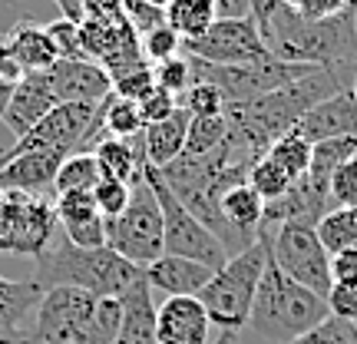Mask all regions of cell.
I'll return each instance as SVG.
<instances>
[{"label":"cell","mask_w":357,"mask_h":344,"mask_svg":"<svg viewBox=\"0 0 357 344\" xmlns=\"http://www.w3.org/2000/svg\"><path fill=\"white\" fill-rule=\"evenodd\" d=\"M96 166H100L102 179H116V182H129L136 186L142 179V163H146V142L142 136L136 140H113L106 136L93 146Z\"/></svg>","instance_id":"cell-21"},{"label":"cell","mask_w":357,"mask_h":344,"mask_svg":"<svg viewBox=\"0 0 357 344\" xmlns=\"http://www.w3.org/2000/svg\"><path fill=\"white\" fill-rule=\"evenodd\" d=\"M142 179H146V186L153 189L155 202L162 209V242H166V255L195 258V262L208 265L212 271H218V268L229 262L222 242L205 229L199 218L192 216L185 205L178 202V195L169 189V182L162 179V172H159L153 163H142Z\"/></svg>","instance_id":"cell-4"},{"label":"cell","mask_w":357,"mask_h":344,"mask_svg":"<svg viewBox=\"0 0 357 344\" xmlns=\"http://www.w3.org/2000/svg\"><path fill=\"white\" fill-rule=\"evenodd\" d=\"M47 33H50L60 60H86V53H83V40H79V24L60 17V20L47 24Z\"/></svg>","instance_id":"cell-36"},{"label":"cell","mask_w":357,"mask_h":344,"mask_svg":"<svg viewBox=\"0 0 357 344\" xmlns=\"http://www.w3.org/2000/svg\"><path fill=\"white\" fill-rule=\"evenodd\" d=\"M56 218L60 232L79 248H102L106 245V222H102L93 192H66L56 195Z\"/></svg>","instance_id":"cell-15"},{"label":"cell","mask_w":357,"mask_h":344,"mask_svg":"<svg viewBox=\"0 0 357 344\" xmlns=\"http://www.w3.org/2000/svg\"><path fill=\"white\" fill-rule=\"evenodd\" d=\"M142 271H146V281L153 288H159V292H166L169 298H176V294H195L199 298V292L215 275L208 265L195 262V258H182V255L155 258L153 265H146Z\"/></svg>","instance_id":"cell-18"},{"label":"cell","mask_w":357,"mask_h":344,"mask_svg":"<svg viewBox=\"0 0 357 344\" xmlns=\"http://www.w3.org/2000/svg\"><path fill=\"white\" fill-rule=\"evenodd\" d=\"M106 248H113L116 255H123L132 265H153L155 258L166 255V242H162V209L155 202L153 189L139 179L132 186V199H129L126 212L113 222H106Z\"/></svg>","instance_id":"cell-5"},{"label":"cell","mask_w":357,"mask_h":344,"mask_svg":"<svg viewBox=\"0 0 357 344\" xmlns=\"http://www.w3.org/2000/svg\"><path fill=\"white\" fill-rule=\"evenodd\" d=\"M153 73H155V87L172 93V96H178V100H182V93L192 87V63L185 53H178V57L166 60V63H155Z\"/></svg>","instance_id":"cell-34"},{"label":"cell","mask_w":357,"mask_h":344,"mask_svg":"<svg viewBox=\"0 0 357 344\" xmlns=\"http://www.w3.org/2000/svg\"><path fill=\"white\" fill-rule=\"evenodd\" d=\"M252 3H271V0H252Z\"/></svg>","instance_id":"cell-52"},{"label":"cell","mask_w":357,"mask_h":344,"mask_svg":"<svg viewBox=\"0 0 357 344\" xmlns=\"http://www.w3.org/2000/svg\"><path fill=\"white\" fill-rule=\"evenodd\" d=\"M218 20L215 0H172L166 7V27H172L182 43L199 40L208 27Z\"/></svg>","instance_id":"cell-24"},{"label":"cell","mask_w":357,"mask_h":344,"mask_svg":"<svg viewBox=\"0 0 357 344\" xmlns=\"http://www.w3.org/2000/svg\"><path fill=\"white\" fill-rule=\"evenodd\" d=\"M331 318V308L328 301L314 294L311 288L291 281L271 258V229H268V262L261 271L255 292V305L248 315V328L275 344H288L301 334L314 331L318 324Z\"/></svg>","instance_id":"cell-2"},{"label":"cell","mask_w":357,"mask_h":344,"mask_svg":"<svg viewBox=\"0 0 357 344\" xmlns=\"http://www.w3.org/2000/svg\"><path fill=\"white\" fill-rule=\"evenodd\" d=\"M318 239L331 255L357 252V209H331L318 222Z\"/></svg>","instance_id":"cell-27"},{"label":"cell","mask_w":357,"mask_h":344,"mask_svg":"<svg viewBox=\"0 0 357 344\" xmlns=\"http://www.w3.org/2000/svg\"><path fill=\"white\" fill-rule=\"evenodd\" d=\"M284 7H288L298 20L318 24V20H328V17L344 10L347 0H284Z\"/></svg>","instance_id":"cell-41"},{"label":"cell","mask_w":357,"mask_h":344,"mask_svg":"<svg viewBox=\"0 0 357 344\" xmlns=\"http://www.w3.org/2000/svg\"><path fill=\"white\" fill-rule=\"evenodd\" d=\"M182 53V37H178L172 27H155L153 33L142 37V57L149 63H166L172 57Z\"/></svg>","instance_id":"cell-35"},{"label":"cell","mask_w":357,"mask_h":344,"mask_svg":"<svg viewBox=\"0 0 357 344\" xmlns=\"http://www.w3.org/2000/svg\"><path fill=\"white\" fill-rule=\"evenodd\" d=\"M324 301L331 308V318L357 324V281H334Z\"/></svg>","instance_id":"cell-39"},{"label":"cell","mask_w":357,"mask_h":344,"mask_svg":"<svg viewBox=\"0 0 357 344\" xmlns=\"http://www.w3.org/2000/svg\"><path fill=\"white\" fill-rule=\"evenodd\" d=\"M56 103H102L113 93V77L93 60H60L47 70Z\"/></svg>","instance_id":"cell-12"},{"label":"cell","mask_w":357,"mask_h":344,"mask_svg":"<svg viewBox=\"0 0 357 344\" xmlns=\"http://www.w3.org/2000/svg\"><path fill=\"white\" fill-rule=\"evenodd\" d=\"M10 93H13V83L0 80V119H3V110H7V103H10Z\"/></svg>","instance_id":"cell-48"},{"label":"cell","mask_w":357,"mask_h":344,"mask_svg":"<svg viewBox=\"0 0 357 344\" xmlns=\"http://www.w3.org/2000/svg\"><path fill=\"white\" fill-rule=\"evenodd\" d=\"M126 20L142 40L146 33H153L155 27H166V10L153 7L149 0H126Z\"/></svg>","instance_id":"cell-40"},{"label":"cell","mask_w":357,"mask_h":344,"mask_svg":"<svg viewBox=\"0 0 357 344\" xmlns=\"http://www.w3.org/2000/svg\"><path fill=\"white\" fill-rule=\"evenodd\" d=\"M56 3H60V0H56Z\"/></svg>","instance_id":"cell-54"},{"label":"cell","mask_w":357,"mask_h":344,"mask_svg":"<svg viewBox=\"0 0 357 344\" xmlns=\"http://www.w3.org/2000/svg\"><path fill=\"white\" fill-rule=\"evenodd\" d=\"M10 163L0 169V189L3 192H30V195H47L53 189V179L60 172V163L66 156L47 153V149H26V153H13Z\"/></svg>","instance_id":"cell-16"},{"label":"cell","mask_w":357,"mask_h":344,"mask_svg":"<svg viewBox=\"0 0 357 344\" xmlns=\"http://www.w3.org/2000/svg\"><path fill=\"white\" fill-rule=\"evenodd\" d=\"M215 344H238V331H222Z\"/></svg>","instance_id":"cell-49"},{"label":"cell","mask_w":357,"mask_h":344,"mask_svg":"<svg viewBox=\"0 0 357 344\" xmlns=\"http://www.w3.org/2000/svg\"><path fill=\"white\" fill-rule=\"evenodd\" d=\"M20 77H24V70H20V63L13 60V53H10V47H7V40H0V80L17 83Z\"/></svg>","instance_id":"cell-46"},{"label":"cell","mask_w":357,"mask_h":344,"mask_svg":"<svg viewBox=\"0 0 357 344\" xmlns=\"http://www.w3.org/2000/svg\"><path fill=\"white\" fill-rule=\"evenodd\" d=\"M351 93H354V100H357V73H354V83H351Z\"/></svg>","instance_id":"cell-51"},{"label":"cell","mask_w":357,"mask_h":344,"mask_svg":"<svg viewBox=\"0 0 357 344\" xmlns=\"http://www.w3.org/2000/svg\"><path fill=\"white\" fill-rule=\"evenodd\" d=\"M60 229L56 202L30 192H3L0 205V252L40 258Z\"/></svg>","instance_id":"cell-6"},{"label":"cell","mask_w":357,"mask_h":344,"mask_svg":"<svg viewBox=\"0 0 357 344\" xmlns=\"http://www.w3.org/2000/svg\"><path fill=\"white\" fill-rule=\"evenodd\" d=\"M149 3H153V7H159V10H166V7L172 3V0H149Z\"/></svg>","instance_id":"cell-50"},{"label":"cell","mask_w":357,"mask_h":344,"mask_svg":"<svg viewBox=\"0 0 357 344\" xmlns=\"http://www.w3.org/2000/svg\"><path fill=\"white\" fill-rule=\"evenodd\" d=\"M229 140V119L222 116H192L189 136H185V153L182 156H208Z\"/></svg>","instance_id":"cell-29"},{"label":"cell","mask_w":357,"mask_h":344,"mask_svg":"<svg viewBox=\"0 0 357 344\" xmlns=\"http://www.w3.org/2000/svg\"><path fill=\"white\" fill-rule=\"evenodd\" d=\"M60 103L53 93V83L47 73H24L13 83L10 103L3 110V126L13 133V142H20L24 136H30L33 129L47 119V113H53Z\"/></svg>","instance_id":"cell-11"},{"label":"cell","mask_w":357,"mask_h":344,"mask_svg":"<svg viewBox=\"0 0 357 344\" xmlns=\"http://www.w3.org/2000/svg\"><path fill=\"white\" fill-rule=\"evenodd\" d=\"M7 47H10L13 60L20 63L24 73H47L53 63H60L56 57V47H53L50 33L43 24H33V20H20V24L10 27L7 33Z\"/></svg>","instance_id":"cell-19"},{"label":"cell","mask_w":357,"mask_h":344,"mask_svg":"<svg viewBox=\"0 0 357 344\" xmlns=\"http://www.w3.org/2000/svg\"><path fill=\"white\" fill-rule=\"evenodd\" d=\"M142 278V268L116 255L113 248H79L66 239L63 232L53 235L50 248L37 258V281L40 288H79L96 298H123V294Z\"/></svg>","instance_id":"cell-1"},{"label":"cell","mask_w":357,"mask_h":344,"mask_svg":"<svg viewBox=\"0 0 357 344\" xmlns=\"http://www.w3.org/2000/svg\"><path fill=\"white\" fill-rule=\"evenodd\" d=\"M0 344H33V338L24 328H0Z\"/></svg>","instance_id":"cell-47"},{"label":"cell","mask_w":357,"mask_h":344,"mask_svg":"<svg viewBox=\"0 0 357 344\" xmlns=\"http://www.w3.org/2000/svg\"><path fill=\"white\" fill-rule=\"evenodd\" d=\"M291 182L294 179L284 172V169L275 163V159H268V156H261L258 163H252V169H248V186L265 199L268 202H275V199H281L284 192L291 189Z\"/></svg>","instance_id":"cell-31"},{"label":"cell","mask_w":357,"mask_h":344,"mask_svg":"<svg viewBox=\"0 0 357 344\" xmlns=\"http://www.w3.org/2000/svg\"><path fill=\"white\" fill-rule=\"evenodd\" d=\"M215 13L222 17V20L252 17V0H215Z\"/></svg>","instance_id":"cell-45"},{"label":"cell","mask_w":357,"mask_h":344,"mask_svg":"<svg viewBox=\"0 0 357 344\" xmlns=\"http://www.w3.org/2000/svg\"><path fill=\"white\" fill-rule=\"evenodd\" d=\"M146 133V119L139 113V103H129L123 96L109 93L102 100V140H136Z\"/></svg>","instance_id":"cell-25"},{"label":"cell","mask_w":357,"mask_h":344,"mask_svg":"<svg viewBox=\"0 0 357 344\" xmlns=\"http://www.w3.org/2000/svg\"><path fill=\"white\" fill-rule=\"evenodd\" d=\"M119 305H123V321L116 344H159V308L153 305V285L146 281V271L119 298Z\"/></svg>","instance_id":"cell-17"},{"label":"cell","mask_w":357,"mask_h":344,"mask_svg":"<svg viewBox=\"0 0 357 344\" xmlns=\"http://www.w3.org/2000/svg\"><path fill=\"white\" fill-rule=\"evenodd\" d=\"M311 149H314V146H311L298 129H291V133H284L281 140L271 142V149H268L265 156L275 159L291 179H301L307 169H311Z\"/></svg>","instance_id":"cell-28"},{"label":"cell","mask_w":357,"mask_h":344,"mask_svg":"<svg viewBox=\"0 0 357 344\" xmlns=\"http://www.w3.org/2000/svg\"><path fill=\"white\" fill-rule=\"evenodd\" d=\"M178 106H182L178 96H172V93H166V89L155 87L153 93L139 103V113H142V119H146V126H149V123H159V119H169Z\"/></svg>","instance_id":"cell-42"},{"label":"cell","mask_w":357,"mask_h":344,"mask_svg":"<svg viewBox=\"0 0 357 344\" xmlns=\"http://www.w3.org/2000/svg\"><path fill=\"white\" fill-rule=\"evenodd\" d=\"M182 106L189 110L192 116H222L225 113V96H222V89L212 87V83H205V80H195L185 93H182Z\"/></svg>","instance_id":"cell-33"},{"label":"cell","mask_w":357,"mask_h":344,"mask_svg":"<svg viewBox=\"0 0 357 344\" xmlns=\"http://www.w3.org/2000/svg\"><path fill=\"white\" fill-rule=\"evenodd\" d=\"M298 133L305 136L311 146L324 140H357V100L351 89L334 93L331 100L318 103L314 110H307L298 119Z\"/></svg>","instance_id":"cell-13"},{"label":"cell","mask_w":357,"mask_h":344,"mask_svg":"<svg viewBox=\"0 0 357 344\" xmlns=\"http://www.w3.org/2000/svg\"><path fill=\"white\" fill-rule=\"evenodd\" d=\"M271 258H275V265L291 281L311 288L321 298H328V292H331V285H334L331 252L318 239L314 225H298V222L278 225V229L271 232Z\"/></svg>","instance_id":"cell-7"},{"label":"cell","mask_w":357,"mask_h":344,"mask_svg":"<svg viewBox=\"0 0 357 344\" xmlns=\"http://www.w3.org/2000/svg\"><path fill=\"white\" fill-rule=\"evenodd\" d=\"M96 301H100L96 294L79 292V288H66V285L47 288L30 328L33 344H77L86 321L96 311Z\"/></svg>","instance_id":"cell-9"},{"label":"cell","mask_w":357,"mask_h":344,"mask_svg":"<svg viewBox=\"0 0 357 344\" xmlns=\"http://www.w3.org/2000/svg\"><path fill=\"white\" fill-rule=\"evenodd\" d=\"M96 116H100V103H60L53 113H47V119H43L30 136H24L20 142H13L10 149L13 153L47 149V153H60V156L83 153Z\"/></svg>","instance_id":"cell-10"},{"label":"cell","mask_w":357,"mask_h":344,"mask_svg":"<svg viewBox=\"0 0 357 344\" xmlns=\"http://www.w3.org/2000/svg\"><path fill=\"white\" fill-rule=\"evenodd\" d=\"M189 123H192V113L185 110V106H178L169 119L149 123V126H146V133H142V142H146V163H153L155 169L172 166L178 156L185 153Z\"/></svg>","instance_id":"cell-20"},{"label":"cell","mask_w":357,"mask_h":344,"mask_svg":"<svg viewBox=\"0 0 357 344\" xmlns=\"http://www.w3.org/2000/svg\"><path fill=\"white\" fill-rule=\"evenodd\" d=\"M288 344H357V324H347V321L328 318L324 324H318L314 331L301 334Z\"/></svg>","instance_id":"cell-38"},{"label":"cell","mask_w":357,"mask_h":344,"mask_svg":"<svg viewBox=\"0 0 357 344\" xmlns=\"http://www.w3.org/2000/svg\"><path fill=\"white\" fill-rule=\"evenodd\" d=\"M119 321H123V305L119 298H100L93 318L86 321L83 334L77 338V344H116L119 338Z\"/></svg>","instance_id":"cell-30"},{"label":"cell","mask_w":357,"mask_h":344,"mask_svg":"<svg viewBox=\"0 0 357 344\" xmlns=\"http://www.w3.org/2000/svg\"><path fill=\"white\" fill-rule=\"evenodd\" d=\"M100 182V166L93 153H73L60 163V172L53 179V192L66 195V192H93Z\"/></svg>","instance_id":"cell-26"},{"label":"cell","mask_w":357,"mask_h":344,"mask_svg":"<svg viewBox=\"0 0 357 344\" xmlns=\"http://www.w3.org/2000/svg\"><path fill=\"white\" fill-rule=\"evenodd\" d=\"M0 205H3V189H0Z\"/></svg>","instance_id":"cell-53"},{"label":"cell","mask_w":357,"mask_h":344,"mask_svg":"<svg viewBox=\"0 0 357 344\" xmlns=\"http://www.w3.org/2000/svg\"><path fill=\"white\" fill-rule=\"evenodd\" d=\"M268 262V225L258 229L255 245H248L242 255L229 258L218 268L212 281L199 292V301L205 305L212 324H218L222 331H238L248 328V315L255 305V292L261 271Z\"/></svg>","instance_id":"cell-3"},{"label":"cell","mask_w":357,"mask_h":344,"mask_svg":"<svg viewBox=\"0 0 357 344\" xmlns=\"http://www.w3.org/2000/svg\"><path fill=\"white\" fill-rule=\"evenodd\" d=\"M212 318L195 294L166 298L159 308V344H208Z\"/></svg>","instance_id":"cell-14"},{"label":"cell","mask_w":357,"mask_h":344,"mask_svg":"<svg viewBox=\"0 0 357 344\" xmlns=\"http://www.w3.org/2000/svg\"><path fill=\"white\" fill-rule=\"evenodd\" d=\"M182 53L199 60V63L212 66H248L271 60V53H268L265 40L258 33V24L252 17H238V20H222L218 17L199 40H185Z\"/></svg>","instance_id":"cell-8"},{"label":"cell","mask_w":357,"mask_h":344,"mask_svg":"<svg viewBox=\"0 0 357 344\" xmlns=\"http://www.w3.org/2000/svg\"><path fill=\"white\" fill-rule=\"evenodd\" d=\"M43 294L47 292L33 278L10 281L0 275V328H24V321L37 315Z\"/></svg>","instance_id":"cell-23"},{"label":"cell","mask_w":357,"mask_h":344,"mask_svg":"<svg viewBox=\"0 0 357 344\" xmlns=\"http://www.w3.org/2000/svg\"><path fill=\"white\" fill-rule=\"evenodd\" d=\"M93 199H96V209H100L102 222H113L126 212L129 199H132V186L129 182H116V179H102L96 182V189H93Z\"/></svg>","instance_id":"cell-32"},{"label":"cell","mask_w":357,"mask_h":344,"mask_svg":"<svg viewBox=\"0 0 357 344\" xmlns=\"http://www.w3.org/2000/svg\"><path fill=\"white\" fill-rule=\"evenodd\" d=\"M331 281H357V252L331 255Z\"/></svg>","instance_id":"cell-44"},{"label":"cell","mask_w":357,"mask_h":344,"mask_svg":"<svg viewBox=\"0 0 357 344\" xmlns=\"http://www.w3.org/2000/svg\"><path fill=\"white\" fill-rule=\"evenodd\" d=\"M86 20H123L126 17V0H83Z\"/></svg>","instance_id":"cell-43"},{"label":"cell","mask_w":357,"mask_h":344,"mask_svg":"<svg viewBox=\"0 0 357 344\" xmlns=\"http://www.w3.org/2000/svg\"><path fill=\"white\" fill-rule=\"evenodd\" d=\"M218 205H222V218L229 222V229L238 239H245L248 245L255 242L258 229H261V218H265V199L248 186V179L238 182V186H231Z\"/></svg>","instance_id":"cell-22"},{"label":"cell","mask_w":357,"mask_h":344,"mask_svg":"<svg viewBox=\"0 0 357 344\" xmlns=\"http://www.w3.org/2000/svg\"><path fill=\"white\" fill-rule=\"evenodd\" d=\"M155 89V73L153 66H136V70H129V73H123L119 80H113V93L116 96H123V100L129 103H142L149 93Z\"/></svg>","instance_id":"cell-37"}]
</instances>
